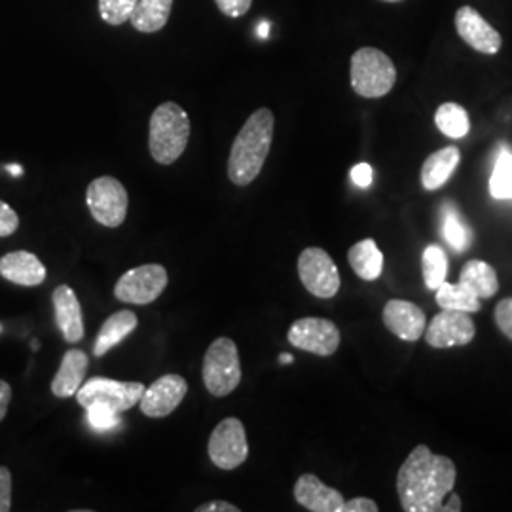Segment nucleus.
I'll return each instance as SVG.
<instances>
[{
    "label": "nucleus",
    "mask_w": 512,
    "mask_h": 512,
    "mask_svg": "<svg viewBox=\"0 0 512 512\" xmlns=\"http://www.w3.org/2000/svg\"><path fill=\"white\" fill-rule=\"evenodd\" d=\"M456 465L446 456H435L425 444L404 459L397 475V492L406 512H440L444 497L456 486Z\"/></svg>",
    "instance_id": "obj_1"
},
{
    "label": "nucleus",
    "mask_w": 512,
    "mask_h": 512,
    "mask_svg": "<svg viewBox=\"0 0 512 512\" xmlns=\"http://www.w3.org/2000/svg\"><path fill=\"white\" fill-rule=\"evenodd\" d=\"M274 112L258 109L247 118L234 139L228 158V177L236 186H249L260 175L274 141Z\"/></svg>",
    "instance_id": "obj_2"
},
{
    "label": "nucleus",
    "mask_w": 512,
    "mask_h": 512,
    "mask_svg": "<svg viewBox=\"0 0 512 512\" xmlns=\"http://www.w3.org/2000/svg\"><path fill=\"white\" fill-rule=\"evenodd\" d=\"M190 131V118L181 105L167 101L156 107L148 128V148L154 162L175 164L188 147Z\"/></svg>",
    "instance_id": "obj_3"
},
{
    "label": "nucleus",
    "mask_w": 512,
    "mask_h": 512,
    "mask_svg": "<svg viewBox=\"0 0 512 512\" xmlns=\"http://www.w3.org/2000/svg\"><path fill=\"white\" fill-rule=\"evenodd\" d=\"M351 88L366 99H380L393 90L397 69L389 55L378 48H361L351 57Z\"/></svg>",
    "instance_id": "obj_4"
},
{
    "label": "nucleus",
    "mask_w": 512,
    "mask_h": 512,
    "mask_svg": "<svg viewBox=\"0 0 512 512\" xmlns=\"http://www.w3.org/2000/svg\"><path fill=\"white\" fill-rule=\"evenodd\" d=\"M203 384L213 397H228L241 382L238 346L234 340L220 336L203 357Z\"/></svg>",
    "instance_id": "obj_5"
},
{
    "label": "nucleus",
    "mask_w": 512,
    "mask_h": 512,
    "mask_svg": "<svg viewBox=\"0 0 512 512\" xmlns=\"http://www.w3.org/2000/svg\"><path fill=\"white\" fill-rule=\"evenodd\" d=\"M86 203L93 219L101 226L118 228L128 217V190L118 179L109 175L90 183L86 190Z\"/></svg>",
    "instance_id": "obj_6"
},
{
    "label": "nucleus",
    "mask_w": 512,
    "mask_h": 512,
    "mask_svg": "<svg viewBox=\"0 0 512 512\" xmlns=\"http://www.w3.org/2000/svg\"><path fill=\"white\" fill-rule=\"evenodd\" d=\"M145 385L141 382H118L110 378H90L76 393V401L82 408L92 404H107L116 414L128 412L139 404L145 395Z\"/></svg>",
    "instance_id": "obj_7"
},
{
    "label": "nucleus",
    "mask_w": 512,
    "mask_h": 512,
    "mask_svg": "<svg viewBox=\"0 0 512 512\" xmlns=\"http://www.w3.org/2000/svg\"><path fill=\"white\" fill-rule=\"evenodd\" d=\"M169 283V275L160 264H145L133 268L118 279L114 285V296L131 306H147L160 298Z\"/></svg>",
    "instance_id": "obj_8"
},
{
    "label": "nucleus",
    "mask_w": 512,
    "mask_h": 512,
    "mask_svg": "<svg viewBox=\"0 0 512 512\" xmlns=\"http://www.w3.org/2000/svg\"><path fill=\"white\" fill-rule=\"evenodd\" d=\"M298 275L306 291L317 298L336 296L342 285L336 262L319 247H308L298 256Z\"/></svg>",
    "instance_id": "obj_9"
},
{
    "label": "nucleus",
    "mask_w": 512,
    "mask_h": 512,
    "mask_svg": "<svg viewBox=\"0 0 512 512\" xmlns=\"http://www.w3.org/2000/svg\"><path fill=\"white\" fill-rule=\"evenodd\" d=\"M209 458L222 469L234 471L249 458V442L245 427L238 418L220 421L209 437Z\"/></svg>",
    "instance_id": "obj_10"
},
{
    "label": "nucleus",
    "mask_w": 512,
    "mask_h": 512,
    "mask_svg": "<svg viewBox=\"0 0 512 512\" xmlns=\"http://www.w3.org/2000/svg\"><path fill=\"white\" fill-rule=\"evenodd\" d=\"M287 338L294 348L319 357H330L332 353H336L342 342L340 329L329 319L321 317H304L294 321Z\"/></svg>",
    "instance_id": "obj_11"
},
{
    "label": "nucleus",
    "mask_w": 512,
    "mask_h": 512,
    "mask_svg": "<svg viewBox=\"0 0 512 512\" xmlns=\"http://www.w3.org/2000/svg\"><path fill=\"white\" fill-rule=\"evenodd\" d=\"M425 342L431 348L446 349L467 346L475 338L476 327L471 313L458 310H442L425 327Z\"/></svg>",
    "instance_id": "obj_12"
},
{
    "label": "nucleus",
    "mask_w": 512,
    "mask_h": 512,
    "mask_svg": "<svg viewBox=\"0 0 512 512\" xmlns=\"http://www.w3.org/2000/svg\"><path fill=\"white\" fill-rule=\"evenodd\" d=\"M188 384L179 374H165L154 384L148 385L141 397V412L148 418H167L183 403Z\"/></svg>",
    "instance_id": "obj_13"
},
{
    "label": "nucleus",
    "mask_w": 512,
    "mask_h": 512,
    "mask_svg": "<svg viewBox=\"0 0 512 512\" xmlns=\"http://www.w3.org/2000/svg\"><path fill=\"white\" fill-rule=\"evenodd\" d=\"M456 29L463 42L480 54L494 55L501 50V35L473 6H461L456 12Z\"/></svg>",
    "instance_id": "obj_14"
},
{
    "label": "nucleus",
    "mask_w": 512,
    "mask_h": 512,
    "mask_svg": "<svg viewBox=\"0 0 512 512\" xmlns=\"http://www.w3.org/2000/svg\"><path fill=\"white\" fill-rule=\"evenodd\" d=\"M384 325L404 342H416L425 332L427 319L416 304L406 300H389L384 308Z\"/></svg>",
    "instance_id": "obj_15"
},
{
    "label": "nucleus",
    "mask_w": 512,
    "mask_h": 512,
    "mask_svg": "<svg viewBox=\"0 0 512 512\" xmlns=\"http://www.w3.org/2000/svg\"><path fill=\"white\" fill-rule=\"evenodd\" d=\"M294 499L306 511L311 512H340L344 505V495L336 488L323 484L311 473L300 476L294 484Z\"/></svg>",
    "instance_id": "obj_16"
},
{
    "label": "nucleus",
    "mask_w": 512,
    "mask_h": 512,
    "mask_svg": "<svg viewBox=\"0 0 512 512\" xmlns=\"http://www.w3.org/2000/svg\"><path fill=\"white\" fill-rule=\"evenodd\" d=\"M55 310V323L63 334V340L76 344L84 338V317L78 296L69 285H59L52 296Z\"/></svg>",
    "instance_id": "obj_17"
},
{
    "label": "nucleus",
    "mask_w": 512,
    "mask_h": 512,
    "mask_svg": "<svg viewBox=\"0 0 512 512\" xmlns=\"http://www.w3.org/2000/svg\"><path fill=\"white\" fill-rule=\"evenodd\" d=\"M0 275L19 287H38L46 281V266L29 251H14L0 258Z\"/></svg>",
    "instance_id": "obj_18"
},
{
    "label": "nucleus",
    "mask_w": 512,
    "mask_h": 512,
    "mask_svg": "<svg viewBox=\"0 0 512 512\" xmlns=\"http://www.w3.org/2000/svg\"><path fill=\"white\" fill-rule=\"evenodd\" d=\"M90 359L82 349H69L63 355V361L52 380V393L57 399H69L78 393L84 384Z\"/></svg>",
    "instance_id": "obj_19"
},
{
    "label": "nucleus",
    "mask_w": 512,
    "mask_h": 512,
    "mask_svg": "<svg viewBox=\"0 0 512 512\" xmlns=\"http://www.w3.org/2000/svg\"><path fill=\"white\" fill-rule=\"evenodd\" d=\"M461 160L458 147H444L433 152L421 167V184L425 190H439L450 181Z\"/></svg>",
    "instance_id": "obj_20"
},
{
    "label": "nucleus",
    "mask_w": 512,
    "mask_h": 512,
    "mask_svg": "<svg viewBox=\"0 0 512 512\" xmlns=\"http://www.w3.org/2000/svg\"><path fill=\"white\" fill-rule=\"evenodd\" d=\"M139 319L131 310H122L112 313L109 319L103 323L99 330L95 344H93V353L95 357L107 355L110 349L118 346L122 340H126L133 330L137 329Z\"/></svg>",
    "instance_id": "obj_21"
},
{
    "label": "nucleus",
    "mask_w": 512,
    "mask_h": 512,
    "mask_svg": "<svg viewBox=\"0 0 512 512\" xmlns=\"http://www.w3.org/2000/svg\"><path fill=\"white\" fill-rule=\"evenodd\" d=\"M349 266L365 281H376L384 272V255L374 239L355 243L348 253Z\"/></svg>",
    "instance_id": "obj_22"
},
{
    "label": "nucleus",
    "mask_w": 512,
    "mask_h": 512,
    "mask_svg": "<svg viewBox=\"0 0 512 512\" xmlns=\"http://www.w3.org/2000/svg\"><path fill=\"white\" fill-rule=\"evenodd\" d=\"M173 2L175 0H139L129 21L139 33H158L169 21Z\"/></svg>",
    "instance_id": "obj_23"
},
{
    "label": "nucleus",
    "mask_w": 512,
    "mask_h": 512,
    "mask_svg": "<svg viewBox=\"0 0 512 512\" xmlns=\"http://www.w3.org/2000/svg\"><path fill=\"white\" fill-rule=\"evenodd\" d=\"M459 283L467 285L480 298H492L499 291V279L494 266L484 260H469L459 274Z\"/></svg>",
    "instance_id": "obj_24"
},
{
    "label": "nucleus",
    "mask_w": 512,
    "mask_h": 512,
    "mask_svg": "<svg viewBox=\"0 0 512 512\" xmlns=\"http://www.w3.org/2000/svg\"><path fill=\"white\" fill-rule=\"evenodd\" d=\"M480 298L463 283H448L444 281L437 289V304L442 310L467 311L476 313L480 310Z\"/></svg>",
    "instance_id": "obj_25"
},
{
    "label": "nucleus",
    "mask_w": 512,
    "mask_h": 512,
    "mask_svg": "<svg viewBox=\"0 0 512 512\" xmlns=\"http://www.w3.org/2000/svg\"><path fill=\"white\" fill-rule=\"evenodd\" d=\"M442 236L456 253H463L465 249H469L473 241V232L469 224L461 219L458 209L450 203L442 207Z\"/></svg>",
    "instance_id": "obj_26"
},
{
    "label": "nucleus",
    "mask_w": 512,
    "mask_h": 512,
    "mask_svg": "<svg viewBox=\"0 0 512 512\" xmlns=\"http://www.w3.org/2000/svg\"><path fill=\"white\" fill-rule=\"evenodd\" d=\"M435 124L442 135L450 139H463L471 131L469 112L458 103H444L435 112Z\"/></svg>",
    "instance_id": "obj_27"
},
{
    "label": "nucleus",
    "mask_w": 512,
    "mask_h": 512,
    "mask_svg": "<svg viewBox=\"0 0 512 512\" xmlns=\"http://www.w3.org/2000/svg\"><path fill=\"white\" fill-rule=\"evenodd\" d=\"M421 266H423L425 287L431 291H437L446 281V274H448V256L444 253V249L439 245H427L421 256Z\"/></svg>",
    "instance_id": "obj_28"
},
{
    "label": "nucleus",
    "mask_w": 512,
    "mask_h": 512,
    "mask_svg": "<svg viewBox=\"0 0 512 512\" xmlns=\"http://www.w3.org/2000/svg\"><path fill=\"white\" fill-rule=\"evenodd\" d=\"M490 194L495 200H512V152L501 150L490 177Z\"/></svg>",
    "instance_id": "obj_29"
},
{
    "label": "nucleus",
    "mask_w": 512,
    "mask_h": 512,
    "mask_svg": "<svg viewBox=\"0 0 512 512\" xmlns=\"http://www.w3.org/2000/svg\"><path fill=\"white\" fill-rule=\"evenodd\" d=\"M139 0H99V16L109 25H124L129 21Z\"/></svg>",
    "instance_id": "obj_30"
},
{
    "label": "nucleus",
    "mask_w": 512,
    "mask_h": 512,
    "mask_svg": "<svg viewBox=\"0 0 512 512\" xmlns=\"http://www.w3.org/2000/svg\"><path fill=\"white\" fill-rule=\"evenodd\" d=\"M86 410H88V421L97 431H109L120 423V416L107 404H92Z\"/></svg>",
    "instance_id": "obj_31"
},
{
    "label": "nucleus",
    "mask_w": 512,
    "mask_h": 512,
    "mask_svg": "<svg viewBox=\"0 0 512 512\" xmlns=\"http://www.w3.org/2000/svg\"><path fill=\"white\" fill-rule=\"evenodd\" d=\"M495 323L499 330L512 340V298H503L497 306H495Z\"/></svg>",
    "instance_id": "obj_32"
},
{
    "label": "nucleus",
    "mask_w": 512,
    "mask_h": 512,
    "mask_svg": "<svg viewBox=\"0 0 512 512\" xmlns=\"http://www.w3.org/2000/svg\"><path fill=\"white\" fill-rule=\"evenodd\" d=\"M19 228L18 213L6 202L0 200V238L12 236Z\"/></svg>",
    "instance_id": "obj_33"
},
{
    "label": "nucleus",
    "mask_w": 512,
    "mask_h": 512,
    "mask_svg": "<svg viewBox=\"0 0 512 512\" xmlns=\"http://www.w3.org/2000/svg\"><path fill=\"white\" fill-rule=\"evenodd\" d=\"M215 4L224 16L238 19L243 18L251 10L253 0H215Z\"/></svg>",
    "instance_id": "obj_34"
},
{
    "label": "nucleus",
    "mask_w": 512,
    "mask_h": 512,
    "mask_svg": "<svg viewBox=\"0 0 512 512\" xmlns=\"http://www.w3.org/2000/svg\"><path fill=\"white\" fill-rule=\"evenodd\" d=\"M12 509V473L8 467H0V512Z\"/></svg>",
    "instance_id": "obj_35"
},
{
    "label": "nucleus",
    "mask_w": 512,
    "mask_h": 512,
    "mask_svg": "<svg viewBox=\"0 0 512 512\" xmlns=\"http://www.w3.org/2000/svg\"><path fill=\"white\" fill-rule=\"evenodd\" d=\"M351 181L359 188H368L374 181V169L368 164H357L351 169Z\"/></svg>",
    "instance_id": "obj_36"
},
{
    "label": "nucleus",
    "mask_w": 512,
    "mask_h": 512,
    "mask_svg": "<svg viewBox=\"0 0 512 512\" xmlns=\"http://www.w3.org/2000/svg\"><path fill=\"white\" fill-rule=\"evenodd\" d=\"M340 512H378V505L372 499L366 497H355L351 501H344Z\"/></svg>",
    "instance_id": "obj_37"
},
{
    "label": "nucleus",
    "mask_w": 512,
    "mask_h": 512,
    "mask_svg": "<svg viewBox=\"0 0 512 512\" xmlns=\"http://www.w3.org/2000/svg\"><path fill=\"white\" fill-rule=\"evenodd\" d=\"M196 512H239V509L228 501H209L196 507Z\"/></svg>",
    "instance_id": "obj_38"
},
{
    "label": "nucleus",
    "mask_w": 512,
    "mask_h": 512,
    "mask_svg": "<svg viewBox=\"0 0 512 512\" xmlns=\"http://www.w3.org/2000/svg\"><path fill=\"white\" fill-rule=\"evenodd\" d=\"M10 401H12V387H10V384H6L4 380H0V421L6 418Z\"/></svg>",
    "instance_id": "obj_39"
},
{
    "label": "nucleus",
    "mask_w": 512,
    "mask_h": 512,
    "mask_svg": "<svg viewBox=\"0 0 512 512\" xmlns=\"http://www.w3.org/2000/svg\"><path fill=\"white\" fill-rule=\"evenodd\" d=\"M461 511V499L458 494L450 492V499L446 503H442V511L440 512H459Z\"/></svg>",
    "instance_id": "obj_40"
},
{
    "label": "nucleus",
    "mask_w": 512,
    "mask_h": 512,
    "mask_svg": "<svg viewBox=\"0 0 512 512\" xmlns=\"http://www.w3.org/2000/svg\"><path fill=\"white\" fill-rule=\"evenodd\" d=\"M268 29H270V23H268V21H262L260 27H258V35H260V38L268 37Z\"/></svg>",
    "instance_id": "obj_41"
},
{
    "label": "nucleus",
    "mask_w": 512,
    "mask_h": 512,
    "mask_svg": "<svg viewBox=\"0 0 512 512\" xmlns=\"http://www.w3.org/2000/svg\"><path fill=\"white\" fill-rule=\"evenodd\" d=\"M6 169H8V171H10V173H12V175H14V177H19V175H23V167H21V165H16V164L8 165V167H6Z\"/></svg>",
    "instance_id": "obj_42"
},
{
    "label": "nucleus",
    "mask_w": 512,
    "mask_h": 512,
    "mask_svg": "<svg viewBox=\"0 0 512 512\" xmlns=\"http://www.w3.org/2000/svg\"><path fill=\"white\" fill-rule=\"evenodd\" d=\"M293 355H289V353H281V357H279V363H293Z\"/></svg>",
    "instance_id": "obj_43"
},
{
    "label": "nucleus",
    "mask_w": 512,
    "mask_h": 512,
    "mask_svg": "<svg viewBox=\"0 0 512 512\" xmlns=\"http://www.w3.org/2000/svg\"><path fill=\"white\" fill-rule=\"evenodd\" d=\"M382 2H401V0H382Z\"/></svg>",
    "instance_id": "obj_44"
}]
</instances>
